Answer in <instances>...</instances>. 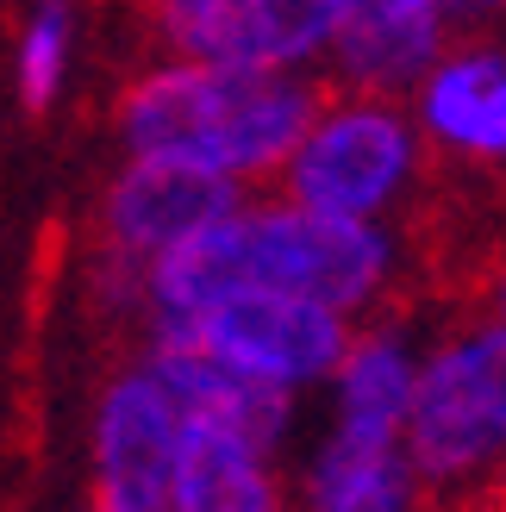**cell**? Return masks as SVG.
I'll list each match as a JSON object with an SVG mask.
<instances>
[{
  "label": "cell",
  "instance_id": "1",
  "mask_svg": "<svg viewBox=\"0 0 506 512\" xmlns=\"http://www.w3.org/2000/svg\"><path fill=\"white\" fill-rule=\"evenodd\" d=\"M400 275H407V250H400L394 225L332 219L288 194H244L207 232H194L188 244H175L144 269L138 319L169 325L238 288L313 300L344 319H369V313H388V300L400 294Z\"/></svg>",
  "mask_w": 506,
  "mask_h": 512
},
{
  "label": "cell",
  "instance_id": "2",
  "mask_svg": "<svg viewBox=\"0 0 506 512\" xmlns=\"http://www.w3.org/2000/svg\"><path fill=\"white\" fill-rule=\"evenodd\" d=\"M313 107V75L163 57L119 94V144L125 157H157L232 188H257L275 182Z\"/></svg>",
  "mask_w": 506,
  "mask_h": 512
},
{
  "label": "cell",
  "instance_id": "3",
  "mask_svg": "<svg viewBox=\"0 0 506 512\" xmlns=\"http://www.w3.org/2000/svg\"><path fill=\"white\" fill-rule=\"evenodd\" d=\"M400 444L432 500L506 488V331L482 313L419 331V375Z\"/></svg>",
  "mask_w": 506,
  "mask_h": 512
},
{
  "label": "cell",
  "instance_id": "4",
  "mask_svg": "<svg viewBox=\"0 0 506 512\" xmlns=\"http://www.w3.org/2000/svg\"><path fill=\"white\" fill-rule=\"evenodd\" d=\"M425 157L432 150L394 94H319L313 119L300 125L294 150L275 169V194L332 219L394 225L400 207L419 194Z\"/></svg>",
  "mask_w": 506,
  "mask_h": 512
},
{
  "label": "cell",
  "instance_id": "5",
  "mask_svg": "<svg viewBox=\"0 0 506 512\" xmlns=\"http://www.w3.org/2000/svg\"><path fill=\"white\" fill-rule=\"evenodd\" d=\"M350 325H357V319L332 313V306L238 288V294H219L207 306H194L188 319L144 325V331L188 338L194 350H207L213 363L238 369L250 381H263V388H282L294 400H307V394L325 388V375H332L338 350L350 338Z\"/></svg>",
  "mask_w": 506,
  "mask_h": 512
},
{
  "label": "cell",
  "instance_id": "6",
  "mask_svg": "<svg viewBox=\"0 0 506 512\" xmlns=\"http://www.w3.org/2000/svg\"><path fill=\"white\" fill-rule=\"evenodd\" d=\"M250 188H232L219 175H200L182 163H157V157H125V169L100 194V256H94V281L107 306L138 313V281L144 269L169 256L175 244H188L194 232H207L219 213H232Z\"/></svg>",
  "mask_w": 506,
  "mask_h": 512
},
{
  "label": "cell",
  "instance_id": "7",
  "mask_svg": "<svg viewBox=\"0 0 506 512\" xmlns=\"http://www.w3.org/2000/svg\"><path fill=\"white\" fill-rule=\"evenodd\" d=\"M182 406L144 369V356L119 363L94 394L88 419V494L94 512H169V481L182 456Z\"/></svg>",
  "mask_w": 506,
  "mask_h": 512
},
{
  "label": "cell",
  "instance_id": "8",
  "mask_svg": "<svg viewBox=\"0 0 506 512\" xmlns=\"http://www.w3.org/2000/svg\"><path fill=\"white\" fill-rule=\"evenodd\" d=\"M157 25L169 57L307 75L332 50L338 0H163Z\"/></svg>",
  "mask_w": 506,
  "mask_h": 512
},
{
  "label": "cell",
  "instance_id": "9",
  "mask_svg": "<svg viewBox=\"0 0 506 512\" xmlns=\"http://www.w3.org/2000/svg\"><path fill=\"white\" fill-rule=\"evenodd\" d=\"M407 94L425 150L463 169L506 175V44L494 38L444 44Z\"/></svg>",
  "mask_w": 506,
  "mask_h": 512
},
{
  "label": "cell",
  "instance_id": "10",
  "mask_svg": "<svg viewBox=\"0 0 506 512\" xmlns=\"http://www.w3.org/2000/svg\"><path fill=\"white\" fill-rule=\"evenodd\" d=\"M138 356L169 388V400L182 406L188 425H213V431H232V438L257 444L269 456H294V444H300V400L294 394L263 388V381L213 363L207 350H194L188 338H169V331H144Z\"/></svg>",
  "mask_w": 506,
  "mask_h": 512
},
{
  "label": "cell",
  "instance_id": "11",
  "mask_svg": "<svg viewBox=\"0 0 506 512\" xmlns=\"http://www.w3.org/2000/svg\"><path fill=\"white\" fill-rule=\"evenodd\" d=\"M413 375H419V331L407 319L369 313L350 325V338L338 350L332 375H325V431L344 438H375V444H400L407 431V406H413Z\"/></svg>",
  "mask_w": 506,
  "mask_h": 512
},
{
  "label": "cell",
  "instance_id": "12",
  "mask_svg": "<svg viewBox=\"0 0 506 512\" xmlns=\"http://www.w3.org/2000/svg\"><path fill=\"white\" fill-rule=\"evenodd\" d=\"M288 506L294 512H432V488L419 481L407 444L344 438V431L319 425L307 444H294Z\"/></svg>",
  "mask_w": 506,
  "mask_h": 512
},
{
  "label": "cell",
  "instance_id": "13",
  "mask_svg": "<svg viewBox=\"0 0 506 512\" xmlns=\"http://www.w3.org/2000/svg\"><path fill=\"white\" fill-rule=\"evenodd\" d=\"M450 44L438 0H338V32L325 63L357 94H407L425 63Z\"/></svg>",
  "mask_w": 506,
  "mask_h": 512
},
{
  "label": "cell",
  "instance_id": "14",
  "mask_svg": "<svg viewBox=\"0 0 506 512\" xmlns=\"http://www.w3.org/2000/svg\"><path fill=\"white\" fill-rule=\"evenodd\" d=\"M169 512H294L288 469L282 456L244 444L232 431L188 425L169 481Z\"/></svg>",
  "mask_w": 506,
  "mask_h": 512
},
{
  "label": "cell",
  "instance_id": "15",
  "mask_svg": "<svg viewBox=\"0 0 506 512\" xmlns=\"http://www.w3.org/2000/svg\"><path fill=\"white\" fill-rule=\"evenodd\" d=\"M75 63V0H38L13 44V88L25 113H50L69 88Z\"/></svg>",
  "mask_w": 506,
  "mask_h": 512
},
{
  "label": "cell",
  "instance_id": "16",
  "mask_svg": "<svg viewBox=\"0 0 506 512\" xmlns=\"http://www.w3.org/2000/svg\"><path fill=\"white\" fill-rule=\"evenodd\" d=\"M475 313H482L494 331H506V250L488 263V275H482V300H475Z\"/></svg>",
  "mask_w": 506,
  "mask_h": 512
},
{
  "label": "cell",
  "instance_id": "17",
  "mask_svg": "<svg viewBox=\"0 0 506 512\" xmlns=\"http://www.w3.org/2000/svg\"><path fill=\"white\" fill-rule=\"evenodd\" d=\"M438 13L450 32H463V25H488L494 13H506V0H438Z\"/></svg>",
  "mask_w": 506,
  "mask_h": 512
}]
</instances>
